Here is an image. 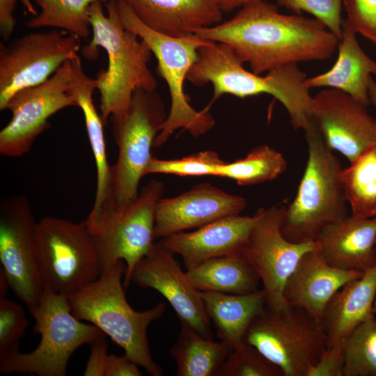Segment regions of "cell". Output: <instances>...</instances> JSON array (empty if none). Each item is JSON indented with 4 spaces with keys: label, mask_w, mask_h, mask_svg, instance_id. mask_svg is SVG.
<instances>
[{
    "label": "cell",
    "mask_w": 376,
    "mask_h": 376,
    "mask_svg": "<svg viewBox=\"0 0 376 376\" xmlns=\"http://www.w3.org/2000/svg\"><path fill=\"white\" fill-rule=\"evenodd\" d=\"M36 249L43 291L68 297L102 274L96 242L85 221L41 219L36 224Z\"/></svg>",
    "instance_id": "obj_8"
},
{
    "label": "cell",
    "mask_w": 376,
    "mask_h": 376,
    "mask_svg": "<svg viewBox=\"0 0 376 376\" xmlns=\"http://www.w3.org/2000/svg\"><path fill=\"white\" fill-rule=\"evenodd\" d=\"M40 12L26 22L30 29L52 27L86 39L91 33V5L108 0H34Z\"/></svg>",
    "instance_id": "obj_30"
},
{
    "label": "cell",
    "mask_w": 376,
    "mask_h": 376,
    "mask_svg": "<svg viewBox=\"0 0 376 376\" xmlns=\"http://www.w3.org/2000/svg\"><path fill=\"white\" fill-rule=\"evenodd\" d=\"M167 115L156 91L137 88L127 112L109 118L118 155L112 165L110 195L100 212L123 206L138 196L139 182L152 157L151 148Z\"/></svg>",
    "instance_id": "obj_9"
},
{
    "label": "cell",
    "mask_w": 376,
    "mask_h": 376,
    "mask_svg": "<svg viewBox=\"0 0 376 376\" xmlns=\"http://www.w3.org/2000/svg\"><path fill=\"white\" fill-rule=\"evenodd\" d=\"M139 366L125 354H109L105 376H141Z\"/></svg>",
    "instance_id": "obj_41"
},
{
    "label": "cell",
    "mask_w": 376,
    "mask_h": 376,
    "mask_svg": "<svg viewBox=\"0 0 376 376\" xmlns=\"http://www.w3.org/2000/svg\"><path fill=\"white\" fill-rule=\"evenodd\" d=\"M376 298V264L349 281L327 306L323 324L327 347L342 341L357 324L372 314Z\"/></svg>",
    "instance_id": "obj_24"
},
{
    "label": "cell",
    "mask_w": 376,
    "mask_h": 376,
    "mask_svg": "<svg viewBox=\"0 0 376 376\" xmlns=\"http://www.w3.org/2000/svg\"><path fill=\"white\" fill-rule=\"evenodd\" d=\"M244 342L278 366L283 376H306L327 348L324 324L300 308L267 306L252 321Z\"/></svg>",
    "instance_id": "obj_11"
},
{
    "label": "cell",
    "mask_w": 376,
    "mask_h": 376,
    "mask_svg": "<svg viewBox=\"0 0 376 376\" xmlns=\"http://www.w3.org/2000/svg\"><path fill=\"white\" fill-rule=\"evenodd\" d=\"M287 168L283 155L267 145L252 149L245 157L221 165L215 176L234 180L237 185L247 186L272 180Z\"/></svg>",
    "instance_id": "obj_31"
},
{
    "label": "cell",
    "mask_w": 376,
    "mask_h": 376,
    "mask_svg": "<svg viewBox=\"0 0 376 376\" xmlns=\"http://www.w3.org/2000/svg\"><path fill=\"white\" fill-rule=\"evenodd\" d=\"M144 288L159 292L175 311L180 324L202 336L212 338L210 319L201 292L188 279L174 258V253L159 242L134 266L130 278Z\"/></svg>",
    "instance_id": "obj_16"
},
{
    "label": "cell",
    "mask_w": 376,
    "mask_h": 376,
    "mask_svg": "<svg viewBox=\"0 0 376 376\" xmlns=\"http://www.w3.org/2000/svg\"><path fill=\"white\" fill-rule=\"evenodd\" d=\"M149 28L171 37L195 34L222 22L215 0H123Z\"/></svg>",
    "instance_id": "obj_22"
},
{
    "label": "cell",
    "mask_w": 376,
    "mask_h": 376,
    "mask_svg": "<svg viewBox=\"0 0 376 376\" xmlns=\"http://www.w3.org/2000/svg\"><path fill=\"white\" fill-rule=\"evenodd\" d=\"M74 70L73 89L78 107L84 117L86 128L93 153L97 169V187L93 207L88 217L97 214L107 203L111 191L112 166L106 154L104 123L98 114L93 100V93L97 89L95 79L87 76L83 70L79 55L72 59Z\"/></svg>",
    "instance_id": "obj_25"
},
{
    "label": "cell",
    "mask_w": 376,
    "mask_h": 376,
    "mask_svg": "<svg viewBox=\"0 0 376 376\" xmlns=\"http://www.w3.org/2000/svg\"><path fill=\"white\" fill-rule=\"evenodd\" d=\"M29 324L24 308L0 297V359L19 351V342Z\"/></svg>",
    "instance_id": "obj_35"
},
{
    "label": "cell",
    "mask_w": 376,
    "mask_h": 376,
    "mask_svg": "<svg viewBox=\"0 0 376 376\" xmlns=\"http://www.w3.org/2000/svg\"><path fill=\"white\" fill-rule=\"evenodd\" d=\"M201 295L218 337L233 349L244 342L252 321L266 307L263 289L241 295L201 292Z\"/></svg>",
    "instance_id": "obj_26"
},
{
    "label": "cell",
    "mask_w": 376,
    "mask_h": 376,
    "mask_svg": "<svg viewBox=\"0 0 376 376\" xmlns=\"http://www.w3.org/2000/svg\"><path fill=\"white\" fill-rule=\"evenodd\" d=\"M368 95L370 102H371L376 108V81L370 79L368 86Z\"/></svg>",
    "instance_id": "obj_43"
},
{
    "label": "cell",
    "mask_w": 376,
    "mask_h": 376,
    "mask_svg": "<svg viewBox=\"0 0 376 376\" xmlns=\"http://www.w3.org/2000/svg\"><path fill=\"white\" fill-rule=\"evenodd\" d=\"M125 263L118 260L95 281L68 297L72 314L100 329L121 347L125 354L152 376H162L161 367L152 359L147 329L166 310L159 302L151 308L134 311L129 304L122 283Z\"/></svg>",
    "instance_id": "obj_4"
},
{
    "label": "cell",
    "mask_w": 376,
    "mask_h": 376,
    "mask_svg": "<svg viewBox=\"0 0 376 376\" xmlns=\"http://www.w3.org/2000/svg\"><path fill=\"white\" fill-rule=\"evenodd\" d=\"M225 162L213 150L201 151L176 159H159L152 156L145 170V175L164 173L180 177L215 176L218 168Z\"/></svg>",
    "instance_id": "obj_33"
},
{
    "label": "cell",
    "mask_w": 376,
    "mask_h": 376,
    "mask_svg": "<svg viewBox=\"0 0 376 376\" xmlns=\"http://www.w3.org/2000/svg\"><path fill=\"white\" fill-rule=\"evenodd\" d=\"M217 376H283V374L256 347L243 342L232 350Z\"/></svg>",
    "instance_id": "obj_34"
},
{
    "label": "cell",
    "mask_w": 376,
    "mask_h": 376,
    "mask_svg": "<svg viewBox=\"0 0 376 376\" xmlns=\"http://www.w3.org/2000/svg\"><path fill=\"white\" fill-rule=\"evenodd\" d=\"M373 313L376 314V298H375L374 304H373Z\"/></svg>",
    "instance_id": "obj_44"
},
{
    "label": "cell",
    "mask_w": 376,
    "mask_h": 376,
    "mask_svg": "<svg viewBox=\"0 0 376 376\" xmlns=\"http://www.w3.org/2000/svg\"><path fill=\"white\" fill-rule=\"evenodd\" d=\"M342 28L336 63L326 72L307 78L305 84L309 89L329 87L342 91L367 106L369 83L372 75H376V61L362 49L354 31L343 22Z\"/></svg>",
    "instance_id": "obj_23"
},
{
    "label": "cell",
    "mask_w": 376,
    "mask_h": 376,
    "mask_svg": "<svg viewBox=\"0 0 376 376\" xmlns=\"http://www.w3.org/2000/svg\"><path fill=\"white\" fill-rule=\"evenodd\" d=\"M78 36L63 30L33 32L0 42V110L17 92L45 82L78 55Z\"/></svg>",
    "instance_id": "obj_13"
},
{
    "label": "cell",
    "mask_w": 376,
    "mask_h": 376,
    "mask_svg": "<svg viewBox=\"0 0 376 376\" xmlns=\"http://www.w3.org/2000/svg\"><path fill=\"white\" fill-rule=\"evenodd\" d=\"M343 3L347 14L343 22L376 43V0H343Z\"/></svg>",
    "instance_id": "obj_37"
},
{
    "label": "cell",
    "mask_w": 376,
    "mask_h": 376,
    "mask_svg": "<svg viewBox=\"0 0 376 376\" xmlns=\"http://www.w3.org/2000/svg\"><path fill=\"white\" fill-rule=\"evenodd\" d=\"M180 325L179 336L170 350L176 363V375L217 376L233 348L222 340L214 341L187 325Z\"/></svg>",
    "instance_id": "obj_28"
},
{
    "label": "cell",
    "mask_w": 376,
    "mask_h": 376,
    "mask_svg": "<svg viewBox=\"0 0 376 376\" xmlns=\"http://www.w3.org/2000/svg\"><path fill=\"white\" fill-rule=\"evenodd\" d=\"M314 243L331 266L363 272L376 264V217L349 215L325 228Z\"/></svg>",
    "instance_id": "obj_21"
},
{
    "label": "cell",
    "mask_w": 376,
    "mask_h": 376,
    "mask_svg": "<svg viewBox=\"0 0 376 376\" xmlns=\"http://www.w3.org/2000/svg\"><path fill=\"white\" fill-rule=\"evenodd\" d=\"M258 217L257 212L252 217H225L191 232L170 235L159 243L179 255L188 269L212 258L239 253Z\"/></svg>",
    "instance_id": "obj_19"
},
{
    "label": "cell",
    "mask_w": 376,
    "mask_h": 376,
    "mask_svg": "<svg viewBox=\"0 0 376 376\" xmlns=\"http://www.w3.org/2000/svg\"><path fill=\"white\" fill-rule=\"evenodd\" d=\"M164 193V184L151 180L132 201L123 206L103 210L85 221L96 242L102 274L118 260L125 262V288L130 283L134 266L155 244V209Z\"/></svg>",
    "instance_id": "obj_10"
},
{
    "label": "cell",
    "mask_w": 376,
    "mask_h": 376,
    "mask_svg": "<svg viewBox=\"0 0 376 376\" xmlns=\"http://www.w3.org/2000/svg\"><path fill=\"white\" fill-rule=\"evenodd\" d=\"M363 272L329 265L318 250L305 253L288 279L283 295L288 305L304 309L322 320L334 295Z\"/></svg>",
    "instance_id": "obj_20"
},
{
    "label": "cell",
    "mask_w": 376,
    "mask_h": 376,
    "mask_svg": "<svg viewBox=\"0 0 376 376\" xmlns=\"http://www.w3.org/2000/svg\"><path fill=\"white\" fill-rule=\"evenodd\" d=\"M33 331L40 336L31 352L17 351L0 359V373L39 376H65L72 354L81 346L104 339L106 335L93 324H86L72 313L68 297L44 290L38 306L30 313Z\"/></svg>",
    "instance_id": "obj_7"
},
{
    "label": "cell",
    "mask_w": 376,
    "mask_h": 376,
    "mask_svg": "<svg viewBox=\"0 0 376 376\" xmlns=\"http://www.w3.org/2000/svg\"><path fill=\"white\" fill-rule=\"evenodd\" d=\"M195 34L226 44L257 75L285 65L329 59L339 43L318 19L282 14L265 0L247 4L230 19Z\"/></svg>",
    "instance_id": "obj_1"
},
{
    "label": "cell",
    "mask_w": 376,
    "mask_h": 376,
    "mask_svg": "<svg viewBox=\"0 0 376 376\" xmlns=\"http://www.w3.org/2000/svg\"><path fill=\"white\" fill-rule=\"evenodd\" d=\"M73 84L71 59L45 82L14 94L4 109L12 116L0 132V154L9 157L26 154L36 138L50 127L52 116L66 107H78Z\"/></svg>",
    "instance_id": "obj_12"
},
{
    "label": "cell",
    "mask_w": 376,
    "mask_h": 376,
    "mask_svg": "<svg viewBox=\"0 0 376 376\" xmlns=\"http://www.w3.org/2000/svg\"><path fill=\"white\" fill-rule=\"evenodd\" d=\"M223 13H228L237 8L260 0H215Z\"/></svg>",
    "instance_id": "obj_42"
},
{
    "label": "cell",
    "mask_w": 376,
    "mask_h": 376,
    "mask_svg": "<svg viewBox=\"0 0 376 376\" xmlns=\"http://www.w3.org/2000/svg\"><path fill=\"white\" fill-rule=\"evenodd\" d=\"M340 177L351 214L376 217V144L342 169Z\"/></svg>",
    "instance_id": "obj_29"
},
{
    "label": "cell",
    "mask_w": 376,
    "mask_h": 376,
    "mask_svg": "<svg viewBox=\"0 0 376 376\" xmlns=\"http://www.w3.org/2000/svg\"><path fill=\"white\" fill-rule=\"evenodd\" d=\"M26 10L36 16L38 12L30 0H20ZM18 0H0V35L4 41L9 40L16 26L14 13Z\"/></svg>",
    "instance_id": "obj_39"
},
{
    "label": "cell",
    "mask_w": 376,
    "mask_h": 376,
    "mask_svg": "<svg viewBox=\"0 0 376 376\" xmlns=\"http://www.w3.org/2000/svg\"><path fill=\"white\" fill-rule=\"evenodd\" d=\"M308 159L296 196L285 205L281 230L293 243L314 242L327 226L346 218L342 167L313 123L304 130Z\"/></svg>",
    "instance_id": "obj_5"
},
{
    "label": "cell",
    "mask_w": 376,
    "mask_h": 376,
    "mask_svg": "<svg viewBox=\"0 0 376 376\" xmlns=\"http://www.w3.org/2000/svg\"><path fill=\"white\" fill-rule=\"evenodd\" d=\"M247 202L209 183L158 201L155 216V239L187 230L196 229L219 219L240 213Z\"/></svg>",
    "instance_id": "obj_18"
},
{
    "label": "cell",
    "mask_w": 376,
    "mask_h": 376,
    "mask_svg": "<svg viewBox=\"0 0 376 376\" xmlns=\"http://www.w3.org/2000/svg\"><path fill=\"white\" fill-rule=\"evenodd\" d=\"M343 340L327 347L318 361L308 370L306 376H343Z\"/></svg>",
    "instance_id": "obj_38"
},
{
    "label": "cell",
    "mask_w": 376,
    "mask_h": 376,
    "mask_svg": "<svg viewBox=\"0 0 376 376\" xmlns=\"http://www.w3.org/2000/svg\"><path fill=\"white\" fill-rule=\"evenodd\" d=\"M285 205L260 208L258 217L240 249L263 284L266 306L272 311L286 308L283 291L299 260L315 247L314 242L293 243L283 235L281 226Z\"/></svg>",
    "instance_id": "obj_14"
},
{
    "label": "cell",
    "mask_w": 376,
    "mask_h": 376,
    "mask_svg": "<svg viewBox=\"0 0 376 376\" xmlns=\"http://www.w3.org/2000/svg\"><path fill=\"white\" fill-rule=\"evenodd\" d=\"M343 0H277L279 6L297 15L302 11L313 15L340 41L343 36L341 9Z\"/></svg>",
    "instance_id": "obj_36"
},
{
    "label": "cell",
    "mask_w": 376,
    "mask_h": 376,
    "mask_svg": "<svg viewBox=\"0 0 376 376\" xmlns=\"http://www.w3.org/2000/svg\"><path fill=\"white\" fill-rule=\"evenodd\" d=\"M361 102L334 88L312 101V119L327 145L350 162L376 144V120Z\"/></svg>",
    "instance_id": "obj_17"
},
{
    "label": "cell",
    "mask_w": 376,
    "mask_h": 376,
    "mask_svg": "<svg viewBox=\"0 0 376 376\" xmlns=\"http://www.w3.org/2000/svg\"><path fill=\"white\" fill-rule=\"evenodd\" d=\"M103 4L97 1L89 7L92 39L81 52L90 61L97 59L100 48L107 52V67L95 78L100 94V116L107 123L110 118L127 112L136 89L155 91L157 84L148 68L152 52L145 41L123 26L117 0L105 3L107 15Z\"/></svg>",
    "instance_id": "obj_2"
},
{
    "label": "cell",
    "mask_w": 376,
    "mask_h": 376,
    "mask_svg": "<svg viewBox=\"0 0 376 376\" xmlns=\"http://www.w3.org/2000/svg\"><path fill=\"white\" fill-rule=\"evenodd\" d=\"M36 224L25 196H9L1 200L0 272L30 313L43 293L36 260Z\"/></svg>",
    "instance_id": "obj_15"
},
{
    "label": "cell",
    "mask_w": 376,
    "mask_h": 376,
    "mask_svg": "<svg viewBox=\"0 0 376 376\" xmlns=\"http://www.w3.org/2000/svg\"><path fill=\"white\" fill-rule=\"evenodd\" d=\"M108 345L104 339L91 345V352L84 372L85 376H105Z\"/></svg>",
    "instance_id": "obj_40"
},
{
    "label": "cell",
    "mask_w": 376,
    "mask_h": 376,
    "mask_svg": "<svg viewBox=\"0 0 376 376\" xmlns=\"http://www.w3.org/2000/svg\"><path fill=\"white\" fill-rule=\"evenodd\" d=\"M343 376H376V318L372 314L343 340Z\"/></svg>",
    "instance_id": "obj_32"
},
{
    "label": "cell",
    "mask_w": 376,
    "mask_h": 376,
    "mask_svg": "<svg viewBox=\"0 0 376 376\" xmlns=\"http://www.w3.org/2000/svg\"><path fill=\"white\" fill-rule=\"evenodd\" d=\"M117 3L123 26L147 44L157 61V72L169 91L170 110L153 148L162 146L178 129L196 137L207 133L215 125L210 107L198 111L191 107L184 83L197 60L198 49L209 40L196 34L176 38L157 32L142 22L123 0H117Z\"/></svg>",
    "instance_id": "obj_6"
},
{
    "label": "cell",
    "mask_w": 376,
    "mask_h": 376,
    "mask_svg": "<svg viewBox=\"0 0 376 376\" xmlns=\"http://www.w3.org/2000/svg\"><path fill=\"white\" fill-rule=\"evenodd\" d=\"M243 63L226 44L209 41L198 49L187 79L196 86L212 85L209 107L224 94L240 98L269 94L284 106L295 129L304 131L313 123V97L305 84L306 75L297 64L283 65L261 76L246 70Z\"/></svg>",
    "instance_id": "obj_3"
},
{
    "label": "cell",
    "mask_w": 376,
    "mask_h": 376,
    "mask_svg": "<svg viewBox=\"0 0 376 376\" xmlns=\"http://www.w3.org/2000/svg\"><path fill=\"white\" fill-rule=\"evenodd\" d=\"M191 284L201 292L247 294L258 290L260 278L240 254L205 260L186 270Z\"/></svg>",
    "instance_id": "obj_27"
}]
</instances>
